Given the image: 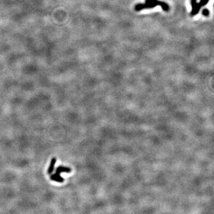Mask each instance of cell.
Returning a JSON list of instances; mask_svg holds the SVG:
<instances>
[{"mask_svg": "<svg viewBox=\"0 0 214 214\" xmlns=\"http://www.w3.org/2000/svg\"><path fill=\"white\" fill-rule=\"evenodd\" d=\"M146 3H152V4H154L155 5L158 6L159 4V1L158 0H146L145 1Z\"/></svg>", "mask_w": 214, "mask_h": 214, "instance_id": "52a82bcc", "label": "cell"}, {"mask_svg": "<svg viewBox=\"0 0 214 214\" xmlns=\"http://www.w3.org/2000/svg\"><path fill=\"white\" fill-rule=\"evenodd\" d=\"M157 5L152 3H145V4H139L135 6V10L136 11H140L145 8H152L155 7Z\"/></svg>", "mask_w": 214, "mask_h": 214, "instance_id": "6da1fadb", "label": "cell"}, {"mask_svg": "<svg viewBox=\"0 0 214 214\" xmlns=\"http://www.w3.org/2000/svg\"><path fill=\"white\" fill-rule=\"evenodd\" d=\"M197 0H191V7L192 10L191 11V16H195V13H196V10L197 8Z\"/></svg>", "mask_w": 214, "mask_h": 214, "instance_id": "5b68a950", "label": "cell"}, {"mask_svg": "<svg viewBox=\"0 0 214 214\" xmlns=\"http://www.w3.org/2000/svg\"><path fill=\"white\" fill-rule=\"evenodd\" d=\"M158 6H159L160 7H161V8L163 9V10H164L165 11H169L170 10V7H169V6L165 3L163 1H159V4Z\"/></svg>", "mask_w": 214, "mask_h": 214, "instance_id": "8992f818", "label": "cell"}, {"mask_svg": "<svg viewBox=\"0 0 214 214\" xmlns=\"http://www.w3.org/2000/svg\"><path fill=\"white\" fill-rule=\"evenodd\" d=\"M202 14L205 16H208L209 14V11L207 8L204 9L202 11Z\"/></svg>", "mask_w": 214, "mask_h": 214, "instance_id": "ba28073f", "label": "cell"}, {"mask_svg": "<svg viewBox=\"0 0 214 214\" xmlns=\"http://www.w3.org/2000/svg\"><path fill=\"white\" fill-rule=\"evenodd\" d=\"M70 172H71V168H70L69 167L63 166V165H60L57 168L56 173L60 174L61 173H70Z\"/></svg>", "mask_w": 214, "mask_h": 214, "instance_id": "7a4b0ae2", "label": "cell"}, {"mask_svg": "<svg viewBox=\"0 0 214 214\" xmlns=\"http://www.w3.org/2000/svg\"><path fill=\"white\" fill-rule=\"evenodd\" d=\"M50 179H51V180H52L53 181H56L58 183H63V182H64V179L62 177H61L60 174H58L57 173H55L54 174L51 175Z\"/></svg>", "mask_w": 214, "mask_h": 214, "instance_id": "3957f363", "label": "cell"}, {"mask_svg": "<svg viewBox=\"0 0 214 214\" xmlns=\"http://www.w3.org/2000/svg\"><path fill=\"white\" fill-rule=\"evenodd\" d=\"M209 0H200V2H199V3L201 4V6H202H202H205L206 4L209 2Z\"/></svg>", "mask_w": 214, "mask_h": 214, "instance_id": "9c48e42d", "label": "cell"}, {"mask_svg": "<svg viewBox=\"0 0 214 214\" xmlns=\"http://www.w3.org/2000/svg\"><path fill=\"white\" fill-rule=\"evenodd\" d=\"M57 162V159L56 158H52L51 160V163H50V166L48 167V174H51L53 173L54 170V168H55V165Z\"/></svg>", "mask_w": 214, "mask_h": 214, "instance_id": "277c9868", "label": "cell"}]
</instances>
